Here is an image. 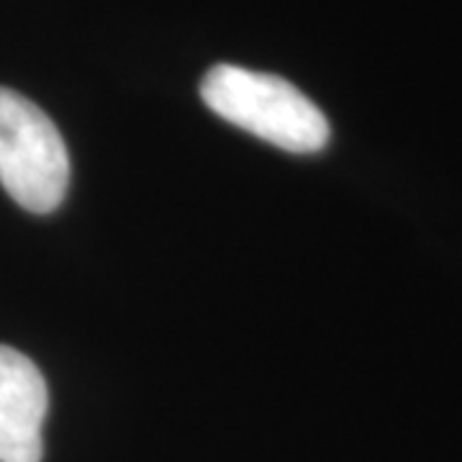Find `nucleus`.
Returning a JSON list of instances; mask_svg holds the SVG:
<instances>
[{
    "label": "nucleus",
    "mask_w": 462,
    "mask_h": 462,
    "mask_svg": "<svg viewBox=\"0 0 462 462\" xmlns=\"http://www.w3.org/2000/svg\"><path fill=\"white\" fill-rule=\"evenodd\" d=\"M50 391L39 367L0 345V462H42Z\"/></svg>",
    "instance_id": "3"
},
{
    "label": "nucleus",
    "mask_w": 462,
    "mask_h": 462,
    "mask_svg": "<svg viewBox=\"0 0 462 462\" xmlns=\"http://www.w3.org/2000/svg\"><path fill=\"white\" fill-rule=\"evenodd\" d=\"M0 182L21 208L51 214L69 188L65 139L33 100L0 88Z\"/></svg>",
    "instance_id": "2"
},
{
    "label": "nucleus",
    "mask_w": 462,
    "mask_h": 462,
    "mask_svg": "<svg viewBox=\"0 0 462 462\" xmlns=\"http://www.w3.org/2000/svg\"><path fill=\"white\" fill-rule=\"evenodd\" d=\"M203 103L245 132L293 154H314L329 144V121L296 85L270 72L216 65L200 80Z\"/></svg>",
    "instance_id": "1"
}]
</instances>
